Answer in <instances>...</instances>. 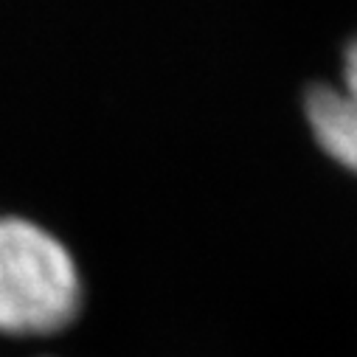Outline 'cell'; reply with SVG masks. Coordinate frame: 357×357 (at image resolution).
I'll return each instance as SVG.
<instances>
[{"label": "cell", "instance_id": "6da1fadb", "mask_svg": "<svg viewBox=\"0 0 357 357\" xmlns=\"http://www.w3.org/2000/svg\"><path fill=\"white\" fill-rule=\"evenodd\" d=\"M79 298V271L68 248L29 220L0 217V332H56L73 321Z\"/></svg>", "mask_w": 357, "mask_h": 357}, {"label": "cell", "instance_id": "7a4b0ae2", "mask_svg": "<svg viewBox=\"0 0 357 357\" xmlns=\"http://www.w3.org/2000/svg\"><path fill=\"white\" fill-rule=\"evenodd\" d=\"M304 107L318 144L343 166L357 169V37L343 54V82L312 84Z\"/></svg>", "mask_w": 357, "mask_h": 357}]
</instances>
